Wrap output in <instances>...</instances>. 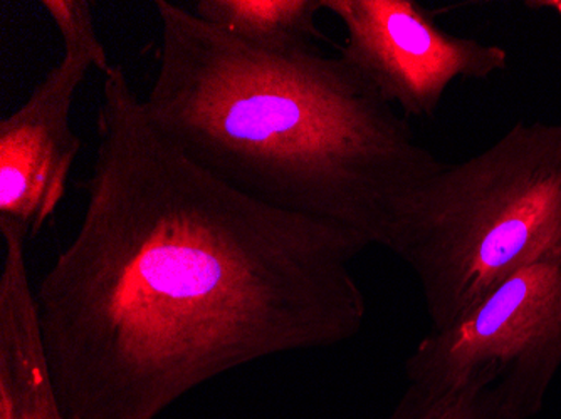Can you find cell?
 <instances>
[{
	"mask_svg": "<svg viewBox=\"0 0 561 419\" xmlns=\"http://www.w3.org/2000/svg\"><path fill=\"white\" fill-rule=\"evenodd\" d=\"M560 241L561 121H519L444 163L403 208L389 251L417 277L431 329H446Z\"/></svg>",
	"mask_w": 561,
	"mask_h": 419,
	"instance_id": "3",
	"label": "cell"
},
{
	"mask_svg": "<svg viewBox=\"0 0 561 419\" xmlns=\"http://www.w3.org/2000/svg\"><path fill=\"white\" fill-rule=\"evenodd\" d=\"M368 247L192 162L113 65L80 226L34 287L66 418L157 419L242 365L348 342Z\"/></svg>",
	"mask_w": 561,
	"mask_h": 419,
	"instance_id": "1",
	"label": "cell"
},
{
	"mask_svg": "<svg viewBox=\"0 0 561 419\" xmlns=\"http://www.w3.org/2000/svg\"><path fill=\"white\" fill-rule=\"evenodd\" d=\"M151 125L227 185L389 251L403 208L444 163L342 56L267 55L157 2Z\"/></svg>",
	"mask_w": 561,
	"mask_h": 419,
	"instance_id": "2",
	"label": "cell"
},
{
	"mask_svg": "<svg viewBox=\"0 0 561 419\" xmlns=\"http://www.w3.org/2000/svg\"><path fill=\"white\" fill-rule=\"evenodd\" d=\"M345 27L340 56L409 118H434L457 80H488L510 65L504 47L454 36L414 0H323Z\"/></svg>",
	"mask_w": 561,
	"mask_h": 419,
	"instance_id": "6",
	"label": "cell"
},
{
	"mask_svg": "<svg viewBox=\"0 0 561 419\" xmlns=\"http://www.w3.org/2000/svg\"><path fill=\"white\" fill-rule=\"evenodd\" d=\"M0 419H68L50 377L31 282L24 223L0 217Z\"/></svg>",
	"mask_w": 561,
	"mask_h": 419,
	"instance_id": "7",
	"label": "cell"
},
{
	"mask_svg": "<svg viewBox=\"0 0 561 419\" xmlns=\"http://www.w3.org/2000/svg\"><path fill=\"white\" fill-rule=\"evenodd\" d=\"M323 0H198L194 14L216 30L267 55L314 49Z\"/></svg>",
	"mask_w": 561,
	"mask_h": 419,
	"instance_id": "8",
	"label": "cell"
},
{
	"mask_svg": "<svg viewBox=\"0 0 561 419\" xmlns=\"http://www.w3.org/2000/svg\"><path fill=\"white\" fill-rule=\"evenodd\" d=\"M65 56L12 115L0 121V217L37 235L68 190L81 151L71 126L72 104L91 68H113L87 0H43Z\"/></svg>",
	"mask_w": 561,
	"mask_h": 419,
	"instance_id": "5",
	"label": "cell"
},
{
	"mask_svg": "<svg viewBox=\"0 0 561 419\" xmlns=\"http://www.w3.org/2000/svg\"><path fill=\"white\" fill-rule=\"evenodd\" d=\"M387 419H515L493 399L469 389L407 384Z\"/></svg>",
	"mask_w": 561,
	"mask_h": 419,
	"instance_id": "9",
	"label": "cell"
},
{
	"mask_svg": "<svg viewBox=\"0 0 561 419\" xmlns=\"http://www.w3.org/2000/svg\"><path fill=\"white\" fill-rule=\"evenodd\" d=\"M526 8L533 11H550L561 19V0H526Z\"/></svg>",
	"mask_w": 561,
	"mask_h": 419,
	"instance_id": "10",
	"label": "cell"
},
{
	"mask_svg": "<svg viewBox=\"0 0 561 419\" xmlns=\"http://www.w3.org/2000/svg\"><path fill=\"white\" fill-rule=\"evenodd\" d=\"M561 368V241L407 358L409 383L469 389L515 419L541 411Z\"/></svg>",
	"mask_w": 561,
	"mask_h": 419,
	"instance_id": "4",
	"label": "cell"
}]
</instances>
